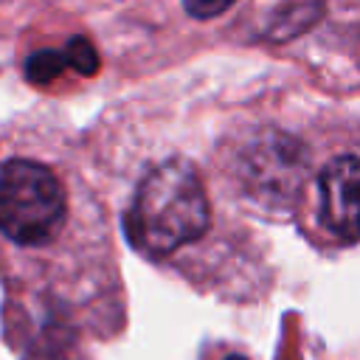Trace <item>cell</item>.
Instances as JSON below:
<instances>
[{
    "label": "cell",
    "mask_w": 360,
    "mask_h": 360,
    "mask_svg": "<svg viewBox=\"0 0 360 360\" xmlns=\"http://www.w3.org/2000/svg\"><path fill=\"white\" fill-rule=\"evenodd\" d=\"M236 0H183L186 11L194 17V20H211V17H219L222 11H228Z\"/></svg>",
    "instance_id": "obj_5"
},
{
    "label": "cell",
    "mask_w": 360,
    "mask_h": 360,
    "mask_svg": "<svg viewBox=\"0 0 360 360\" xmlns=\"http://www.w3.org/2000/svg\"><path fill=\"white\" fill-rule=\"evenodd\" d=\"M68 222V191L59 174L31 158L0 166V233L20 248L51 245Z\"/></svg>",
    "instance_id": "obj_2"
},
{
    "label": "cell",
    "mask_w": 360,
    "mask_h": 360,
    "mask_svg": "<svg viewBox=\"0 0 360 360\" xmlns=\"http://www.w3.org/2000/svg\"><path fill=\"white\" fill-rule=\"evenodd\" d=\"M318 211L323 228L343 245L357 239V158L354 152L332 158L318 174Z\"/></svg>",
    "instance_id": "obj_3"
},
{
    "label": "cell",
    "mask_w": 360,
    "mask_h": 360,
    "mask_svg": "<svg viewBox=\"0 0 360 360\" xmlns=\"http://www.w3.org/2000/svg\"><path fill=\"white\" fill-rule=\"evenodd\" d=\"M76 70L82 76H90L96 73L98 68V59H96V51L87 39L76 37L70 39L65 48H48V51H37L31 59H28V79L34 84H45V82H53L62 70Z\"/></svg>",
    "instance_id": "obj_4"
},
{
    "label": "cell",
    "mask_w": 360,
    "mask_h": 360,
    "mask_svg": "<svg viewBox=\"0 0 360 360\" xmlns=\"http://www.w3.org/2000/svg\"><path fill=\"white\" fill-rule=\"evenodd\" d=\"M211 225V202L197 166L169 158L138 183L127 214L132 242L149 256H169L197 242Z\"/></svg>",
    "instance_id": "obj_1"
}]
</instances>
